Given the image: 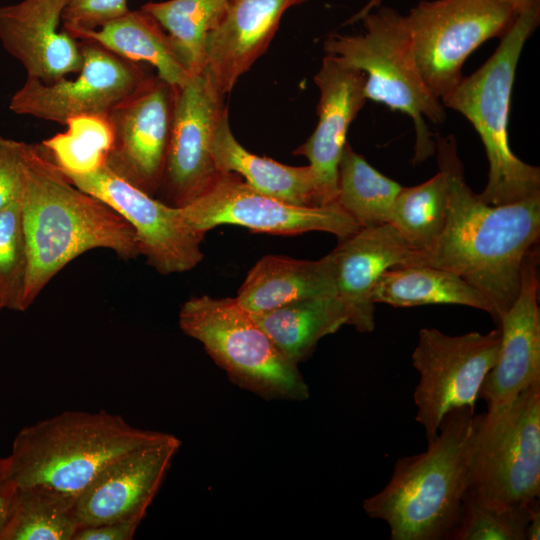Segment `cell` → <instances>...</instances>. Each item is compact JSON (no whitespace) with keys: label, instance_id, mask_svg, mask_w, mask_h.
Returning <instances> with one entry per match:
<instances>
[{"label":"cell","instance_id":"5b68a950","mask_svg":"<svg viewBox=\"0 0 540 540\" xmlns=\"http://www.w3.org/2000/svg\"><path fill=\"white\" fill-rule=\"evenodd\" d=\"M540 2L518 13L494 53L440 101L462 114L478 133L488 160L481 199L503 205L540 194V169L518 158L509 145L508 118L517 65L539 24Z\"/></svg>","mask_w":540,"mask_h":540},{"label":"cell","instance_id":"d6a6232c","mask_svg":"<svg viewBox=\"0 0 540 540\" xmlns=\"http://www.w3.org/2000/svg\"><path fill=\"white\" fill-rule=\"evenodd\" d=\"M28 253L20 198L0 211V300L4 308L24 311Z\"/></svg>","mask_w":540,"mask_h":540},{"label":"cell","instance_id":"7402d4cb","mask_svg":"<svg viewBox=\"0 0 540 540\" xmlns=\"http://www.w3.org/2000/svg\"><path fill=\"white\" fill-rule=\"evenodd\" d=\"M335 295L330 253L315 261L266 255L250 269L235 299L258 314L302 299Z\"/></svg>","mask_w":540,"mask_h":540},{"label":"cell","instance_id":"484cf974","mask_svg":"<svg viewBox=\"0 0 540 540\" xmlns=\"http://www.w3.org/2000/svg\"><path fill=\"white\" fill-rule=\"evenodd\" d=\"M372 300L393 307L452 304L476 308L493 318L489 301L459 275L428 265L387 269L372 291Z\"/></svg>","mask_w":540,"mask_h":540},{"label":"cell","instance_id":"4316f807","mask_svg":"<svg viewBox=\"0 0 540 540\" xmlns=\"http://www.w3.org/2000/svg\"><path fill=\"white\" fill-rule=\"evenodd\" d=\"M402 187L346 143L338 166L336 202L360 228L389 223Z\"/></svg>","mask_w":540,"mask_h":540},{"label":"cell","instance_id":"f35d334b","mask_svg":"<svg viewBox=\"0 0 540 540\" xmlns=\"http://www.w3.org/2000/svg\"><path fill=\"white\" fill-rule=\"evenodd\" d=\"M500 1L510 5L517 12V14L528 9L535 3L540 2V0H500Z\"/></svg>","mask_w":540,"mask_h":540},{"label":"cell","instance_id":"4dcf8cb0","mask_svg":"<svg viewBox=\"0 0 540 540\" xmlns=\"http://www.w3.org/2000/svg\"><path fill=\"white\" fill-rule=\"evenodd\" d=\"M65 126L64 132L41 143L63 173L85 175L107 164L114 139L107 116L79 115Z\"/></svg>","mask_w":540,"mask_h":540},{"label":"cell","instance_id":"603a6c76","mask_svg":"<svg viewBox=\"0 0 540 540\" xmlns=\"http://www.w3.org/2000/svg\"><path fill=\"white\" fill-rule=\"evenodd\" d=\"M212 156L221 173H235L263 194L298 206L324 205L318 177L310 165L289 166L249 152L233 135L228 113L215 131Z\"/></svg>","mask_w":540,"mask_h":540},{"label":"cell","instance_id":"d4e9b609","mask_svg":"<svg viewBox=\"0 0 540 540\" xmlns=\"http://www.w3.org/2000/svg\"><path fill=\"white\" fill-rule=\"evenodd\" d=\"M252 315L280 352L297 365L320 339L351 325L348 310L336 296L302 299Z\"/></svg>","mask_w":540,"mask_h":540},{"label":"cell","instance_id":"44dd1931","mask_svg":"<svg viewBox=\"0 0 540 540\" xmlns=\"http://www.w3.org/2000/svg\"><path fill=\"white\" fill-rule=\"evenodd\" d=\"M307 0H230L209 34L204 70L222 94L265 52L283 14Z\"/></svg>","mask_w":540,"mask_h":540},{"label":"cell","instance_id":"ac0fdd59","mask_svg":"<svg viewBox=\"0 0 540 540\" xmlns=\"http://www.w3.org/2000/svg\"><path fill=\"white\" fill-rule=\"evenodd\" d=\"M68 0H22L0 7V41L27 77L45 83L77 73L81 43L60 28Z\"/></svg>","mask_w":540,"mask_h":540},{"label":"cell","instance_id":"d590c367","mask_svg":"<svg viewBox=\"0 0 540 540\" xmlns=\"http://www.w3.org/2000/svg\"><path fill=\"white\" fill-rule=\"evenodd\" d=\"M139 524L133 522H111L81 527L73 540H131Z\"/></svg>","mask_w":540,"mask_h":540},{"label":"cell","instance_id":"5bb4252c","mask_svg":"<svg viewBox=\"0 0 540 540\" xmlns=\"http://www.w3.org/2000/svg\"><path fill=\"white\" fill-rule=\"evenodd\" d=\"M222 94L205 71L174 87L164 177L167 204L183 207L208 191L221 172L212 156L215 131L228 113Z\"/></svg>","mask_w":540,"mask_h":540},{"label":"cell","instance_id":"8fae6325","mask_svg":"<svg viewBox=\"0 0 540 540\" xmlns=\"http://www.w3.org/2000/svg\"><path fill=\"white\" fill-rule=\"evenodd\" d=\"M178 208L184 223L201 234L231 224L273 235L322 231L341 240L360 229L337 202L321 206L293 205L255 190L231 172L221 173L208 191Z\"/></svg>","mask_w":540,"mask_h":540},{"label":"cell","instance_id":"e0dca14e","mask_svg":"<svg viewBox=\"0 0 540 540\" xmlns=\"http://www.w3.org/2000/svg\"><path fill=\"white\" fill-rule=\"evenodd\" d=\"M538 248L526 256L518 296L501 317L497 360L487 373L478 398L492 410L512 402L540 381V308Z\"/></svg>","mask_w":540,"mask_h":540},{"label":"cell","instance_id":"3957f363","mask_svg":"<svg viewBox=\"0 0 540 540\" xmlns=\"http://www.w3.org/2000/svg\"><path fill=\"white\" fill-rule=\"evenodd\" d=\"M481 421L469 407L448 412L427 449L399 458L389 482L364 500L365 513L387 523L391 540L450 538L473 482Z\"/></svg>","mask_w":540,"mask_h":540},{"label":"cell","instance_id":"e575fe53","mask_svg":"<svg viewBox=\"0 0 540 540\" xmlns=\"http://www.w3.org/2000/svg\"><path fill=\"white\" fill-rule=\"evenodd\" d=\"M27 143L0 136V211L20 198Z\"/></svg>","mask_w":540,"mask_h":540},{"label":"cell","instance_id":"7c38bea8","mask_svg":"<svg viewBox=\"0 0 540 540\" xmlns=\"http://www.w3.org/2000/svg\"><path fill=\"white\" fill-rule=\"evenodd\" d=\"M82 65L74 78L45 83L27 77L10 99L19 115L65 125L79 115H103L132 94L148 77L136 62L123 59L101 45L81 40Z\"/></svg>","mask_w":540,"mask_h":540},{"label":"cell","instance_id":"cb8c5ba5","mask_svg":"<svg viewBox=\"0 0 540 540\" xmlns=\"http://www.w3.org/2000/svg\"><path fill=\"white\" fill-rule=\"evenodd\" d=\"M67 32L78 40L97 43L123 59L150 64L157 76L173 87L185 85L194 76L170 36L142 9L129 10L96 29Z\"/></svg>","mask_w":540,"mask_h":540},{"label":"cell","instance_id":"2e32d148","mask_svg":"<svg viewBox=\"0 0 540 540\" xmlns=\"http://www.w3.org/2000/svg\"><path fill=\"white\" fill-rule=\"evenodd\" d=\"M180 446L176 436L163 432L107 465L76 498L79 528L111 522L140 525Z\"/></svg>","mask_w":540,"mask_h":540},{"label":"cell","instance_id":"b9f144b4","mask_svg":"<svg viewBox=\"0 0 540 540\" xmlns=\"http://www.w3.org/2000/svg\"><path fill=\"white\" fill-rule=\"evenodd\" d=\"M2 308H4V306H3V304H2V302H1V300H0V310H1Z\"/></svg>","mask_w":540,"mask_h":540},{"label":"cell","instance_id":"ffe728a7","mask_svg":"<svg viewBox=\"0 0 540 540\" xmlns=\"http://www.w3.org/2000/svg\"><path fill=\"white\" fill-rule=\"evenodd\" d=\"M417 249L390 223L362 227L341 239L330 252L336 297L344 304L351 326L359 332L375 328L372 291L389 268L406 265Z\"/></svg>","mask_w":540,"mask_h":540},{"label":"cell","instance_id":"74e56055","mask_svg":"<svg viewBox=\"0 0 540 540\" xmlns=\"http://www.w3.org/2000/svg\"><path fill=\"white\" fill-rule=\"evenodd\" d=\"M540 539V508L537 502L531 512V518L526 529V540Z\"/></svg>","mask_w":540,"mask_h":540},{"label":"cell","instance_id":"f546056e","mask_svg":"<svg viewBox=\"0 0 540 540\" xmlns=\"http://www.w3.org/2000/svg\"><path fill=\"white\" fill-rule=\"evenodd\" d=\"M447 171L412 187H402L391 210L389 223L417 249L429 247L441 233L448 209Z\"/></svg>","mask_w":540,"mask_h":540},{"label":"cell","instance_id":"8d00e7d4","mask_svg":"<svg viewBox=\"0 0 540 540\" xmlns=\"http://www.w3.org/2000/svg\"><path fill=\"white\" fill-rule=\"evenodd\" d=\"M16 489L12 482L0 487V540H2L12 516Z\"/></svg>","mask_w":540,"mask_h":540},{"label":"cell","instance_id":"9a60e30c","mask_svg":"<svg viewBox=\"0 0 540 540\" xmlns=\"http://www.w3.org/2000/svg\"><path fill=\"white\" fill-rule=\"evenodd\" d=\"M173 102L174 87L149 76L107 115L114 139L106 165L152 196L164 177Z\"/></svg>","mask_w":540,"mask_h":540},{"label":"cell","instance_id":"30bf717a","mask_svg":"<svg viewBox=\"0 0 540 540\" xmlns=\"http://www.w3.org/2000/svg\"><path fill=\"white\" fill-rule=\"evenodd\" d=\"M500 337L498 327L485 334L473 331L455 336L436 328L419 331L412 363L420 379L413 398L415 419L428 441L435 438L448 412L475 409L480 387L497 360Z\"/></svg>","mask_w":540,"mask_h":540},{"label":"cell","instance_id":"60d3db41","mask_svg":"<svg viewBox=\"0 0 540 540\" xmlns=\"http://www.w3.org/2000/svg\"><path fill=\"white\" fill-rule=\"evenodd\" d=\"M8 482H10L8 475V460L7 458H0V487Z\"/></svg>","mask_w":540,"mask_h":540},{"label":"cell","instance_id":"6da1fadb","mask_svg":"<svg viewBox=\"0 0 540 540\" xmlns=\"http://www.w3.org/2000/svg\"><path fill=\"white\" fill-rule=\"evenodd\" d=\"M435 137L437 163L448 174L444 227L427 248L416 250L406 265L451 271L490 303L497 326L516 300L526 256L538 248L540 194L491 205L466 182L454 135Z\"/></svg>","mask_w":540,"mask_h":540},{"label":"cell","instance_id":"52a82bcc","mask_svg":"<svg viewBox=\"0 0 540 540\" xmlns=\"http://www.w3.org/2000/svg\"><path fill=\"white\" fill-rule=\"evenodd\" d=\"M179 326L239 387L268 400L309 397L298 365L280 352L235 298L192 297L180 309Z\"/></svg>","mask_w":540,"mask_h":540},{"label":"cell","instance_id":"83f0119b","mask_svg":"<svg viewBox=\"0 0 540 540\" xmlns=\"http://www.w3.org/2000/svg\"><path fill=\"white\" fill-rule=\"evenodd\" d=\"M230 0H166L148 2L141 9L151 15L174 42L189 70H204L209 34L224 15Z\"/></svg>","mask_w":540,"mask_h":540},{"label":"cell","instance_id":"ab89813d","mask_svg":"<svg viewBox=\"0 0 540 540\" xmlns=\"http://www.w3.org/2000/svg\"><path fill=\"white\" fill-rule=\"evenodd\" d=\"M382 0H370L367 5H365L361 11L354 15L347 23H353L358 20H361L366 14L372 11V9L378 7Z\"/></svg>","mask_w":540,"mask_h":540},{"label":"cell","instance_id":"8992f818","mask_svg":"<svg viewBox=\"0 0 540 540\" xmlns=\"http://www.w3.org/2000/svg\"><path fill=\"white\" fill-rule=\"evenodd\" d=\"M360 34L329 35L323 44L327 55L365 76L367 100L411 117L415 130L413 163L435 153V137L426 120L440 125L445 107L426 86L419 71L405 16L391 7L369 12Z\"/></svg>","mask_w":540,"mask_h":540},{"label":"cell","instance_id":"4fadbf2b","mask_svg":"<svg viewBox=\"0 0 540 540\" xmlns=\"http://www.w3.org/2000/svg\"><path fill=\"white\" fill-rule=\"evenodd\" d=\"M65 175L75 186L103 201L130 224L140 255L160 274L186 272L202 261L204 234L191 230L184 223L178 207L153 198L107 165L85 175Z\"/></svg>","mask_w":540,"mask_h":540},{"label":"cell","instance_id":"836d02e7","mask_svg":"<svg viewBox=\"0 0 540 540\" xmlns=\"http://www.w3.org/2000/svg\"><path fill=\"white\" fill-rule=\"evenodd\" d=\"M128 11L127 0H68L62 15L63 28L96 29Z\"/></svg>","mask_w":540,"mask_h":540},{"label":"cell","instance_id":"ba28073f","mask_svg":"<svg viewBox=\"0 0 540 540\" xmlns=\"http://www.w3.org/2000/svg\"><path fill=\"white\" fill-rule=\"evenodd\" d=\"M517 12L500 0L421 1L405 16L416 62L439 100L462 79L467 57L487 40L502 36Z\"/></svg>","mask_w":540,"mask_h":540},{"label":"cell","instance_id":"277c9868","mask_svg":"<svg viewBox=\"0 0 540 540\" xmlns=\"http://www.w3.org/2000/svg\"><path fill=\"white\" fill-rule=\"evenodd\" d=\"M162 433L106 411H65L17 434L7 457L9 481L77 498L107 465Z\"/></svg>","mask_w":540,"mask_h":540},{"label":"cell","instance_id":"9c48e42d","mask_svg":"<svg viewBox=\"0 0 540 540\" xmlns=\"http://www.w3.org/2000/svg\"><path fill=\"white\" fill-rule=\"evenodd\" d=\"M471 487L503 504L539 499L540 381L482 414Z\"/></svg>","mask_w":540,"mask_h":540},{"label":"cell","instance_id":"f1b7e54d","mask_svg":"<svg viewBox=\"0 0 540 540\" xmlns=\"http://www.w3.org/2000/svg\"><path fill=\"white\" fill-rule=\"evenodd\" d=\"M2 540H73L79 529L76 498L42 487H16Z\"/></svg>","mask_w":540,"mask_h":540},{"label":"cell","instance_id":"d6986e66","mask_svg":"<svg viewBox=\"0 0 540 540\" xmlns=\"http://www.w3.org/2000/svg\"><path fill=\"white\" fill-rule=\"evenodd\" d=\"M314 81L320 94L318 122L310 137L293 154L308 159L318 177L325 205L336 202L338 166L347 143L348 128L367 98L364 74L327 54Z\"/></svg>","mask_w":540,"mask_h":540},{"label":"cell","instance_id":"1f68e13d","mask_svg":"<svg viewBox=\"0 0 540 540\" xmlns=\"http://www.w3.org/2000/svg\"><path fill=\"white\" fill-rule=\"evenodd\" d=\"M492 501L470 486L464 495L460 521L452 540H526L533 506Z\"/></svg>","mask_w":540,"mask_h":540},{"label":"cell","instance_id":"7a4b0ae2","mask_svg":"<svg viewBox=\"0 0 540 540\" xmlns=\"http://www.w3.org/2000/svg\"><path fill=\"white\" fill-rule=\"evenodd\" d=\"M20 196L27 244L26 310L68 263L103 248L130 260L140 255L130 224L111 207L75 186L41 145L27 144Z\"/></svg>","mask_w":540,"mask_h":540}]
</instances>
